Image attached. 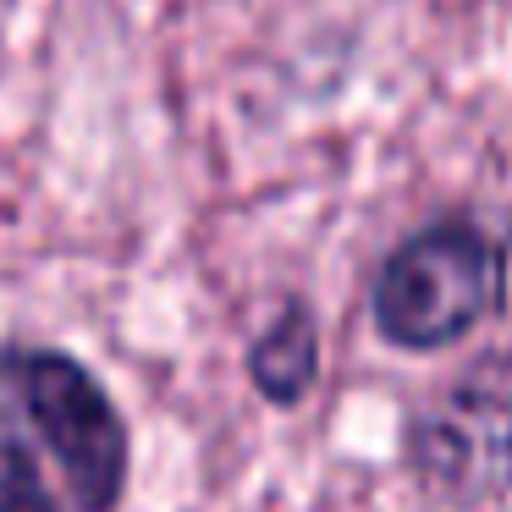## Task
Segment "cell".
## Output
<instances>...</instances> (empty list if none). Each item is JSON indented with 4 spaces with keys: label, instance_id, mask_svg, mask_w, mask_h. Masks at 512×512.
<instances>
[{
    "label": "cell",
    "instance_id": "1",
    "mask_svg": "<svg viewBox=\"0 0 512 512\" xmlns=\"http://www.w3.org/2000/svg\"><path fill=\"white\" fill-rule=\"evenodd\" d=\"M0 430L45 446L78 512L122 507L133 479V430L78 353L0 342Z\"/></svg>",
    "mask_w": 512,
    "mask_h": 512
},
{
    "label": "cell",
    "instance_id": "2",
    "mask_svg": "<svg viewBox=\"0 0 512 512\" xmlns=\"http://www.w3.org/2000/svg\"><path fill=\"white\" fill-rule=\"evenodd\" d=\"M512 248L474 215H435L408 232L369 281L375 336L397 353H441L507 309Z\"/></svg>",
    "mask_w": 512,
    "mask_h": 512
},
{
    "label": "cell",
    "instance_id": "3",
    "mask_svg": "<svg viewBox=\"0 0 512 512\" xmlns=\"http://www.w3.org/2000/svg\"><path fill=\"white\" fill-rule=\"evenodd\" d=\"M408 474L446 507H490L512 496V347L468 364L408 424Z\"/></svg>",
    "mask_w": 512,
    "mask_h": 512
},
{
    "label": "cell",
    "instance_id": "4",
    "mask_svg": "<svg viewBox=\"0 0 512 512\" xmlns=\"http://www.w3.org/2000/svg\"><path fill=\"white\" fill-rule=\"evenodd\" d=\"M320 380V320L303 298H287L276 320L248 342V386L270 408H298Z\"/></svg>",
    "mask_w": 512,
    "mask_h": 512
},
{
    "label": "cell",
    "instance_id": "5",
    "mask_svg": "<svg viewBox=\"0 0 512 512\" xmlns=\"http://www.w3.org/2000/svg\"><path fill=\"white\" fill-rule=\"evenodd\" d=\"M0 512H61L23 435L0 430Z\"/></svg>",
    "mask_w": 512,
    "mask_h": 512
}]
</instances>
